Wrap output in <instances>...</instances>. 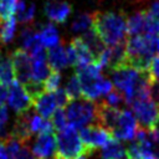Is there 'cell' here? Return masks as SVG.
<instances>
[{"label":"cell","mask_w":159,"mask_h":159,"mask_svg":"<svg viewBox=\"0 0 159 159\" xmlns=\"http://www.w3.org/2000/svg\"><path fill=\"white\" fill-rule=\"evenodd\" d=\"M124 102H125L124 96L120 92H118L117 89H112L108 94H106L104 96V101H103V103H106L107 106H109L112 108H118V109H120L119 106L122 103H124Z\"/></svg>","instance_id":"cell-29"},{"label":"cell","mask_w":159,"mask_h":159,"mask_svg":"<svg viewBox=\"0 0 159 159\" xmlns=\"http://www.w3.org/2000/svg\"><path fill=\"white\" fill-rule=\"evenodd\" d=\"M7 104L17 116H22L29 113L31 107H34V101L26 88L15 81L9 87Z\"/></svg>","instance_id":"cell-9"},{"label":"cell","mask_w":159,"mask_h":159,"mask_svg":"<svg viewBox=\"0 0 159 159\" xmlns=\"http://www.w3.org/2000/svg\"><path fill=\"white\" fill-rule=\"evenodd\" d=\"M148 72H149L153 81L159 82V55L153 58V61H152V63L148 68Z\"/></svg>","instance_id":"cell-32"},{"label":"cell","mask_w":159,"mask_h":159,"mask_svg":"<svg viewBox=\"0 0 159 159\" xmlns=\"http://www.w3.org/2000/svg\"><path fill=\"white\" fill-rule=\"evenodd\" d=\"M34 108L39 116L45 119L51 118L56 111L65 109L66 106L71 102L66 91L60 88L56 92H40L36 97H34Z\"/></svg>","instance_id":"cell-6"},{"label":"cell","mask_w":159,"mask_h":159,"mask_svg":"<svg viewBox=\"0 0 159 159\" xmlns=\"http://www.w3.org/2000/svg\"><path fill=\"white\" fill-rule=\"evenodd\" d=\"M102 159H128L127 148L117 139L112 138L102 149H101Z\"/></svg>","instance_id":"cell-17"},{"label":"cell","mask_w":159,"mask_h":159,"mask_svg":"<svg viewBox=\"0 0 159 159\" xmlns=\"http://www.w3.org/2000/svg\"><path fill=\"white\" fill-rule=\"evenodd\" d=\"M0 56H1V53H0Z\"/></svg>","instance_id":"cell-37"},{"label":"cell","mask_w":159,"mask_h":159,"mask_svg":"<svg viewBox=\"0 0 159 159\" xmlns=\"http://www.w3.org/2000/svg\"><path fill=\"white\" fill-rule=\"evenodd\" d=\"M81 39L83 40V42L86 43V46L89 48L91 53H92L93 57H94V62H96V60L103 53V51L106 50L107 46H106L104 42L99 39V36L96 34V31H94L93 29H91L89 31L82 34Z\"/></svg>","instance_id":"cell-18"},{"label":"cell","mask_w":159,"mask_h":159,"mask_svg":"<svg viewBox=\"0 0 159 159\" xmlns=\"http://www.w3.org/2000/svg\"><path fill=\"white\" fill-rule=\"evenodd\" d=\"M138 132V122L133 112L128 109H122L118 117L117 124L112 130V135L117 140H132L135 138Z\"/></svg>","instance_id":"cell-10"},{"label":"cell","mask_w":159,"mask_h":159,"mask_svg":"<svg viewBox=\"0 0 159 159\" xmlns=\"http://www.w3.org/2000/svg\"><path fill=\"white\" fill-rule=\"evenodd\" d=\"M55 159H56V158H55Z\"/></svg>","instance_id":"cell-38"},{"label":"cell","mask_w":159,"mask_h":159,"mask_svg":"<svg viewBox=\"0 0 159 159\" xmlns=\"http://www.w3.org/2000/svg\"><path fill=\"white\" fill-rule=\"evenodd\" d=\"M65 113L68 125L82 129L97 120V104L86 99H75L66 106Z\"/></svg>","instance_id":"cell-5"},{"label":"cell","mask_w":159,"mask_h":159,"mask_svg":"<svg viewBox=\"0 0 159 159\" xmlns=\"http://www.w3.org/2000/svg\"><path fill=\"white\" fill-rule=\"evenodd\" d=\"M9 112L5 107H0V139L7 137V125H9Z\"/></svg>","instance_id":"cell-31"},{"label":"cell","mask_w":159,"mask_h":159,"mask_svg":"<svg viewBox=\"0 0 159 159\" xmlns=\"http://www.w3.org/2000/svg\"><path fill=\"white\" fill-rule=\"evenodd\" d=\"M159 53V35H137L130 36L125 42L127 65L139 70L148 71L153 58Z\"/></svg>","instance_id":"cell-2"},{"label":"cell","mask_w":159,"mask_h":159,"mask_svg":"<svg viewBox=\"0 0 159 159\" xmlns=\"http://www.w3.org/2000/svg\"><path fill=\"white\" fill-rule=\"evenodd\" d=\"M47 55V63L51 67L52 71H61L70 66V60H68V53H67V46L63 45H57L52 48L48 50Z\"/></svg>","instance_id":"cell-16"},{"label":"cell","mask_w":159,"mask_h":159,"mask_svg":"<svg viewBox=\"0 0 159 159\" xmlns=\"http://www.w3.org/2000/svg\"><path fill=\"white\" fill-rule=\"evenodd\" d=\"M56 144V159H77L83 154H88L80 137V132L71 125L57 133Z\"/></svg>","instance_id":"cell-4"},{"label":"cell","mask_w":159,"mask_h":159,"mask_svg":"<svg viewBox=\"0 0 159 159\" xmlns=\"http://www.w3.org/2000/svg\"><path fill=\"white\" fill-rule=\"evenodd\" d=\"M20 42L22 46V50L27 51L29 53H31L32 51L43 47L40 42V37H39V32L34 31L30 27H25L21 34H20Z\"/></svg>","instance_id":"cell-21"},{"label":"cell","mask_w":159,"mask_h":159,"mask_svg":"<svg viewBox=\"0 0 159 159\" xmlns=\"http://www.w3.org/2000/svg\"><path fill=\"white\" fill-rule=\"evenodd\" d=\"M10 60L15 71V80L22 86H27L31 81V56L22 48L15 50L10 55Z\"/></svg>","instance_id":"cell-12"},{"label":"cell","mask_w":159,"mask_h":159,"mask_svg":"<svg viewBox=\"0 0 159 159\" xmlns=\"http://www.w3.org/2000/svg\"><path fill=\"white\" fill-rule=\"evenodd\" d=\"M0 159H7V152L2 139H0Z\"/></svg>","instance_id":"cell-36"},{"label":"cell","mask_w":159,"mask_h":159,"mask_svg":"<svg viewBox=\"0 0 159 159\" xmlns=\"http://www.w3.org/2000/svg\"><path fill=\"white\" fill-rule=\"evenodd\" d=\"M51 122L53 124V128L55 130H62L65 129L67 125H68V122H67V117H66V113H65V109H58L55 112V114L51 117Z\"/></svg>","instance_id":"cell-30"},{"label":"cell","mask_w":159,"mask_h":159,"mask_svg":"<svg viewBox=\"0 0 159 159\" xmlns=\"http://www.w3.org/2000/svg\"><path fill=\"white\" fill-rule=\"evenodd\" d=\"M7 96H9L7 87L0 84V107H5V104L7 103Z\"/></svg>","instance_id":"cell-34"},{"label":"cell","mask_w":159,"mask_h":159,"mask_svg":"<svg viewBox=\"0 0 159 159\" xmlns=\"http://www.w3.org/2000/svg\"><path fill=\"white\" fill-rule=\"evenodd\" d=\"M15 71L10 56H0V84L10 87L15 82Z\"/></svg>","instance_id":"cell-22"},{"label":"cell","mask_w":159,"mask_h":159,"mask_svg":"<svg viewBox=\"0 0 159 159\" xmlns=\"http://www.w3.org/2000/svg\"><path fill=\"white\" fill-rule=\"evenodd\" d=\"M145 17L147 10H140L127 19V30L130 36L145 34Z\"/></svg>","instance_id":"cell-20"},{"label":"cell","mask_w":159,"mask_h":159,"mask_svg":"<svg viewBox=\"0 0 159 159\" xmlns=\"http://www.w3.org/2000/svg\"><path fill=\"white\" fill-rule=\"evenodd\" d=\"M60 84H61V73L58 71L51 70L50 75L47 76V78L42 84V89L45 92H56L57 89H60Z\"/></svg>","instance_id":"cell-27"},{"label":"cell","mask_w":159,"mask_h":159,"mask_svg":"<svg viewBox=\"0 0 159 159\" xmlns=\"http://www.w3.org/2000/svg\"><path fill=\"white\" fill-rule=\"evenodd\" d=\"M67 53H68L70 66H76L77 70L94 63V57L91 53L89 48L83 42V40L81 39V36L71 40L70 45L67 46Z\"/></svg>","instance_id":"cell-11"},{"label":"cell","mask_w":159,"mask_h":159,"mask_svg":"<svg viewBox=\"0 0 159 159\" xmlns=\"http://www.w3.org/2000/svg\"><path fill=\"white\" fill-rule=\"evenodd\" d=\"M93 15V30L106 46L124 43L127 30V17L123 12L96 11Z\"/></svg>","instance_id":"cell-1"},{"label":"cell","mask_w":159,"mask_h":159,"mask_svg":"<svg viewBox=\"0 0 159 159\" xmlns=\"http://www.w3.org/2000/svg\"><path fill=\"white\" fill-rule=\"evenodd\" d=\"M65 91H66L70 101H75V99H78L81 97V84H80L78 77L76 75L70 77V80L66 83Z\"/></svg>","instance_id":"cell-28"},{"label":"cell","mask_w":159,"mask_h":159,"mask_svg":"<svg viewBox=\"0 0 159 159\" xmlns=\"http://www.w3.org/2000/svg\"><path fill=\"white\" fill-rule=\"evenodd\" d=\"M39 37L40 42L43 47L52 48L57 45H60V35L53 24H46L41 27L39 31Z\"/></svg>","instance_id":"cell-19"},{"label":"cell","mask_w":159,"mask_h":159,"mask_svg":"<svg viewBox=\"0 0 159 159\" xmlns=\"http://www.w3.org/2000/svg\"><path fill=\"white\" fill-rule=\"evenodd\" d=\"M80 137L88 154H92L96 149H102L113 135L108 129L101 124H91L80 130Z\"/></svg>","instance_id":"cell-8"},{"label":"cell","mask_w":159,"mask_h":159,"mask_svg":"<svg viewBox=\"0 0 159 159\" xmlns=\"http://www.w3.org/2000/svg\"><path fill=\"white\" fill-rule=\"evenodd\" d=\"M35 16V6L27 5L25 1H20L16 11V20L24 24L31 22Z\"/></svg>","instance_id":"cell-25"},{"label":"cell","mask_w":159,"mask_h":159,"mask_svg":"<svg viewBox=\"0 0 159 159\" xmlns=\"http://www.w3.org/2000/svg\"><path fill=\"white\" fill-rule=\"evenodd\" d=\"M133 114L142 129L150 130L159 116V106L149 97L135 101L132 104Z\"/></svg>","instance_id":"cell-7"},{"label":"cell","mask_w":159,"mask_h":159,"mask_svg":"<svg viewBox=\"0 0 159 159\" xmlns=\"http://www.w3.org/2000/svg\"><path fill=\"white\" fill-rule=\"evenodd\" d=\"M20 0H0V20L14 17L17 11Z\"/></svg>","instance_id":"cell-26"},{"label":"cell","mask_w":159,"mask_h":159,"mask_svg":"<svg viewBox=\"0 0 159 159\" xmlns=\"http://www.w3.org/2000/svg\"><path fill=\"white\" fill-rule=\"evenodd\" d=\"M56 135L53 133L39 134L30 145L34 159H50L56 153Z\"/></svg>","instance_id":"cell-13"},{"label":"cell","mask_w":159,"mask_h":159,"mask_svg":"<svg viewBox=\"0 0 159 159\" xmlns=\"http://www.w3.org/2000/svg\"><path fill=\"white\" fill-rule=\"evenodd\" d=\"M2 140L6 147L7 159H34L27 143L15 138L11 134L2 138Z\"/></svg>","instance_id":"cell-14"},{"label":"cell","mask_w":159,"mask_h":159,"mask_svg":"<svg viewBox=\"0 0 159 159\" xmlns=\"http://www.w3.org/2000/svg\"><path fill=\"white\" fill-rule=\"evenodd\" d=\"M149 96L159 106V82H155V81L152 82L150 89H149Z\"/></svg>","instance_id":"cell-33"},{"label":"cell","mask_w":159,"mask_h":159,"mask_svg":"<svg viewBox=\"0 0 159 159\" xmlns=\"http://www.w3.org/2000/svg\"><path fill=\"white\" fill-rule=\"evenodd\" d=\"M17 27L16 17H10L7 20H2L0 22V43L6 45L12 41Z\"/></svg>","instance_id":"cell-23"},{"label":"cell","mask_w":159,"mask_h":159,"mask_svg":"<svg viewBox=\"0 0 159 159\" xmlns=\"http://www.w3.org/2000/svg\"><path fill=\"white\" fill-rule=\"evenodd\" d=\"M93 27V15L92 14H80L77 15L71 25L72 31L75 32H87Z\"/></svg>","instance_id":"cell-24"},{"label":"cell","mask_w":159,"mask_h":159,"mask_svg":"<svg viewBox=\"0 0 159 159\" xmlns=\"http://www.w3.org/2000/svg\"><path fill=\"white\" fill-rule=\"evenodd\" d=\"M76 76L81 84V97L88 102H93L113 89V83L103 77L102 68L96 62L83 68H78Z\"/></svg>","instance_id":"cell-3"},{"label":"cell","mask_w":159,"mask_h":159,"mask_svg":"<svg viewBox=\"0 0 159 159\" xmlns=\"http://www.w3.org/2000/svg\"><path fill=\"white\" fill-rule=\"evenodd\" d=\"M149 11V14L158 21V24H159V1H154L152 5H150V9L148 10Z\"/></svg>","instance_id":"cell-35"},{"label":"cell","mask_w":159,"mask_h":159,"mask_svg":"<svg viewBox=\"0 0 159 159\" xmlns=\"http://www.w3.org/2000/svg\"><path fill=\"white\" fill-rule=\"evenodd\" d=\"M71 11H72V7L66 1L51 0V1H47L46 5H45V14H46V16L52 22H57V24L65 22L70 17Z\"/></svg>","instance_id":"cell-15"}]
</instances>
